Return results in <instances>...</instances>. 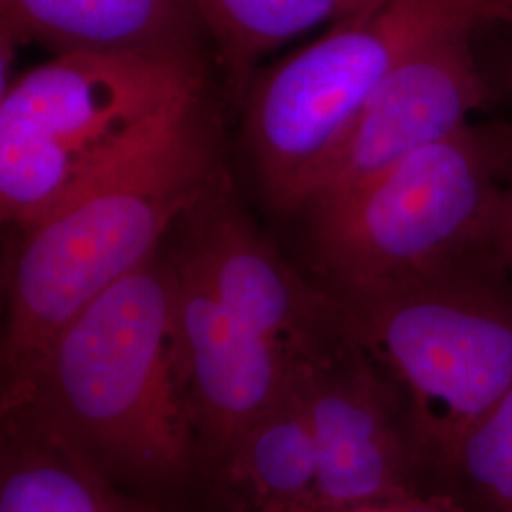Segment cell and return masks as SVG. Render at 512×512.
I'll list each match as a JSON object with an SVG mask.
<instances>
[{"label":"cell","mask_w":512,"mask_h":512,"mask_svg":"<svg viewBox=\"0 0 512 512\" xmlns=\"http://www.w3.org/2000/svg\"><path fill=\"white\" fill-rule=\"evenodd\" d=\"M177 342L179 275L164 245L0 385V404L31 408L114 484L179 509L200 467Z\"/></svg>","instance_id":"6da1fadb"},{"label":"cell","mask_w":512,"mask_h":512,"mask_svg":"<svg viewBox=\"0 0 512 512\" xmlns=\"http://www.w3.org/2000/svg\"><path fill=\"white\" fill-rule=\"evenodd\" d=\"M222 169L205 97L162 143L18 232L2 268L0 385L156 255Z\"/></svg>","instance_id":"7a4b0ae2"},{"label":"cell","mask_w":512,"mask_h":512,"mask_svg":"<svg viewBox=\"0 0 512 512\" xmlns=\"http://www.w3.org/2000/svg\"><path fill=\"white\" fill-rule=\"evenodd\" d=\"M205 59L78 52L0 93V219L31 228L143 156L205 95Z\"/></svg>","instance_id":"3957f363"},{"label":"cell","mask_w":512,"mask_h":512,"mask_svg":"<svg viewBox=\"0 0 512 512\" xmlns=\"http://www.w3.org/2000/svg\"><path fill=\"white\" fill-rule=\"evenodd\" d=\"M501 128H465L300 211L304 270L327 293H384L497 255L509 181Z\"/></svg>","instance_id":"277c9868"},{"label":"cell","mask_w":512,"mask_h":512,"mask_svg":"<svg viewBox=\"0 0 512 512\" xmlns=\"http://www.w3.org/2000/svg\"><path fill=\"white\" fill-rule=\"evenodd\" d=\"M329 294L344 334L403 397L450 497L461 442L512 384L511 275L484 262L395 291Z\"/></svg>","instance_id":"5b68a950"},{"label":"cell","mask_w":512,"mask_h":512,"mask_svg":"<svg viewBox=\"0 0 512 512\" xmlns=\"http://www.w3.org/2000/svg\"><path fill=\"white\" fill-rule=\"evenodd\" d=\"M296 385L319 459L311 509L450 499L397 387L346 334L329 349L298 359Z\"/></svg>","instance_id":"8992f818"},{"label":"cell","mask_w":512,"mask_h":512,"mask_svg":"<svg viewBox=\"0 0 512 512\" xmlns=\"http://www.w3.org/2000/svg\"><path fill=\"white\" fill-rule=\"evenodd\" d=\"M169 249L239 323L294 357L344 338L330 294L281 255L239 203L226 169L175 228Z\"/></svg>","instance_id":"52a82bcc"},{"label":"cell","mask_w":512,"mask_h":512,"mask_svg":"<svg viewBox=\"0 0 512 512\" xmlns=\"http://www.w3.org/2000/svg\"><path fill=\"white\" fill-rule=\"evenodd\" d=\"M488 97L471 38L446 40L410 55L368 97L294 215L338 200L408 156L458 133Z\"/></svg>","instance_id":"ba28073f"},{"label":"cell","mask_w":512,"mask_h":512,"mask_svg":"<svg viewBox=\"0 0 512 512\" xmlns=\"http://www.w3.org/2000/svg\"><path fill=\"white\" fill-rule=\"evenodd\" d=\"M175 268L177 374L207 488L241 435L283 397L298 357L239 323L196 277Z\"/></svg>","instance_id":"9c48e42d"},{"label":"cell","mask_w":512,"mask_h":512,"mask_svg":"<svg viewBox=\"0 0 512 512\" xmlns=\"http://www.w3.org/2000/svg\"><path fill=\"white\" fill-rule=\"evenodd\" d=\"M0 27L55 55L141 52L205 59L194 0H0Z\"/></svg>","instance_id":"30bf717a"},{"label":"cell","mask_w":512,"mask_h":512,"mask_svg":"<svg viewBox=\"0 0 512 512\" xmlns=\"http://www.w3.org/2000/svg\"><path fill=\"white\" fill-rule=\"evenodd\" d=\"M0 512H181L97 471L23 404H0Z\"/></svg>","instance_id":"8fae6325"},{"label":"cell","mask_w":512,"mask_h":512,"mask_svg":"<svg viewBox=\"0 0 512 512\" xmlns=\"http://www.w3.org/2000/svg\"><path fill=\"white\" fill-rule=\"evenodd\" d=\"M317 475V446L294 370L283 397L241 435L207 492L217 512L300 511L315 503Z\"/></svg>","instance_id":"7c38bea8"},{"label":"cell","mask_w":512,"mask_h":512,"mask_svg":"<svg viewBox=\"0 0 512 512\" xmlns=\"http://www.w3.org/2000/svg\"><path fill=\"white\" fill-rule=\"evenodd\" d=\"M382 0H194L232 97L243 103L266 54L321 23L361 14Z\"/></svg>","instance_id":"4fadbf2b"},{"label":"cell","mask_w":512,"mask_h":512,"mask_svg":"<svg viewBox=\"0 0 512 512\" xmlns=\"http://www.w3.org/2000/svg\"><path fill=\"white\" fill-rule=\"evenodd\" d=\"M450 497L469 512H512V384L459 446Z\"/></svg>","instance_id":"5bb4252c"},{"label":"cell","mask_w":512,"mask_h":512,"mask_svg":"<svg viewBox=\"0 0 512 512\" xmlns=\"http://www.w3.org/2000/svg\"><path fill=\"white\" fill-rule=\"evenodd\" d=\"M293 512H469L452 499H408V501H385L368 503L344 509H300Z\"/></svg>","instance_id":"9a60e30c"},{"label":"cell","mask_w":512,"mask_h":512,"mask_svg":"<svg viewBox=\"0 0 512 512\" xmlns=\"http://www.w3.org/2000/svg\"><path fill=\"white\" fill-rule=\"evenodd\" d=\"M497 255H499L503 268L512 277V165L511 175H509L507 188H505V202H503L499 238H497Z\"/></svg>","instance_id":"2e32d148"},{"label":"cell","mask_w":512,"mask_h":512,"mask_svg":"<svg viewBox=\"0 0 512 512\" xmlns=\"http://www.w3.org/2000/svg\"><path fill=\"white\" fill-rule=\"evenodd\" d=\"M509 86H511L512 92V78L511 82H509ZM503 129V139H505V147H507V154H509V164L512 165V120L509 126H505Z\"/></svg>","instance_id":"e0dca14e"}]
</instances>
